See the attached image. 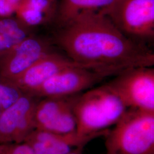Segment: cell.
Returning <instances> with one entry per match:
<instances>
[{
	"label": "cell",
	"instance_id": "cell-8",
	"mask_svg": "<svg viewBox=\"0 0 154 154\" xmlns=\"http://www.w3.org/2000/svg\"><path fill=\"white\" fill-rule=\"evenodd\" d=\"M75 95L46 97L35 109V129L56 134L76 131L77 123L72 105Z\"/></svg>",
	"mask_w": 154,
	"mask_h": 154
},
{
	"label": "cell",
	"instance_id": "cell-1",
	"mask_svg": "<svg viewBox=\"0 0 154 154\" xmlns=\"http://www.w3.org/2000/svg\"><path fill=\"white\" fill-rule=\"evenodd\" d=\"M54 42L72 61L112 75L154 65V53L148 46L128 38L99 11H83L57 28Z\"/></svg>",
	"mask_w": 154,
	"mask_h": 154
},
{
	"label": "cell",
	"instance_id": "cell-7",
	"mask_svg": "<svg viewBox=\"0 0 154 154\" xmlns=\"http://www.w3.org/2000/svg\"><path fill=\"white\" fill-rule=\"evenodd\" d=\"M36 98L23 93L0 114V142L22 143L35 129Z\"/></svg>",
	"mask_w": 154,
	"mask_h": 154
},
{
	"label": "cell",
	"instance_id": "cell-9",
	"mask_svg": "<svg viewBox=\"0 0 154 154\" xmlns=\"http://www.w3.org/2000/svg\"><path fill=\"white\" fill-rule=\"evenodd\" d=\"M51 51L48 42L29 35L0 57V79L13 82Z\"/></svg>",
	"mask_w": 154,
	"mask_h": 154
},
{
	"label": "cell",
	"instance_id": "cell-19",
	"mask_svg": "<svg viewBox=\"0 0 154 154\" xmlns=\"http://www.w3.org/2000/svg\"><path fill=\"white\" fill-rule=\"evenodd\" d=\"M50 1L55 4H58V0H50Z\"/></svg>",
	"mask_w": 154,
	"mask_h": 154
},
{
	"label": "cell",
	"instance_id": "cell-16",
	"mask_svg": "<svg viewBox=\"0 0 154 154\" xmlns=\"http://www.w3.org/2000/svg\"><path fill=\"white\" fill-rule=\"evenodd\" d=\"M21 0H0V18L12 16L15 14Z\"/></svg>",
	"mask_w": 154,
	"mask_h": 154
},
{
	"label": "cell",
	"instance_id": "cell-3",
	"mask_svg": "<svg viewBox=\"0 0 154 154\" xmlns=\"http://www.w3.org/2000/svg\"><path fill=\"white\" fill-rule=\"evenodd\" d=\"M105 137V154H154V112L128 109Z\"/></svg>",
	"mask_w": 154,
	"mask_h": 154
},
{
	"label": "cell",
	"instance_id": "cell-4",
	"mask_svg": "<svg viewBox=\"0 0 154 154\" xmlns=\"http://www.w3.org/2000/svg\"><path fill=\"white\" fill-rule=\"evenodd\" d=\"M100 13L133 41L147 46L154 40V0H116Z\"/></svg>",
	"mask_w": 154,
	"mask_h": 154
},
{
	"label": "cell",
	"instance_id": "cell-10",
	"mask_svg": "<svg viewBox=\"0 0 154 154\" xmlns=\"http://www.w3.org/2000/svg\"><path fill=\"white\" fill-rule=\"evenodd\" d=\"M110 129L102 132L82 135L76 131L56 134L35 129L25 140L34 154H66L72 149L85 146L96 138L106 137Z\"/></svg>",
	"mask_w": 154,
	"mask_h": 154
},
{
	"label": "cell",
	"instance_id": "cell-17",
	"mask_svg": "<svg viewBox=\"0 0 154 154\" xmlns=\"http://www.w3.org/2000/svg\"><path fill=\"white\" fill-rule=\"evenodd\" d=\"M0 154H34L30 146L26 142L17 143L9 149H1Z\"/></svg>",
	"mask_w": 154,
	"mask_h": 154
},
{
	"label": "cell",
	"instance_id": "cell-15",
	"mask_svg": "<svg viewBox=\"0 0 154 154\" xmlns=\"http://www.w3.org/2000/svg\"><path fill=\"white\" fill-rule=\"evenodd\" d=\"M23 94L15 85L0 79V114L14 104Z\"/></svg>",
	"mask_w": 154,
	"mask_h": 154
},
{
	"label": "cell",
	"instance_id": "cell-12",
	"mask_svg": "<svg viewBox=\"0 0 154 154\" xmlns=\"http://www.w3.org/2000/svg\"><path fill=\"white\" fill-rule=\"evenodd\" d=\"M57 4L50 0H21L15 11L16 18L28 28L54 20Z\"/></svg>",
	"mask_w": 154,
	"mask_h": 154
},
{
	"label": "cell",
	"instance_id": "cell-18",
	"mask_svg": "<svg viewBox=\"0 0 154 154\" xmlns=\"http://www.w3.org/2000/svg\"><path fill=\"white\" fill-rule=\"evenodd\" d=\"M84 148H85V146H81L72 149L70 152L66 154H84Z\"/></svg>",
	"mask_w": 154,
	"mask_h": 154
},
{
	"label": "cell",
	"instance_id": "cell-14",
	"mask_svg": "<svg viewBox=\"0 0 154 154\" xmlns=\"http://www.w3.org/2000/svg\"><path fill=\"white\" fill-rule=\"evenodd\" d=\"M29 35V28L16 18H0V57Z\"/></svg>",
	"mask_w": 154,
	"mask_h": 154
},
{
	"label": "cell",
	"instance_id": "cell-2",
	"mask_svg": "<svg viewBox=\"0 0 154 154\" xmlns=\"http://www.w3.org/2000/svg\"><path fill=\"white\" fill-rule=\"evenodd\" d=\"M127 108L106 84L77 94L72 110L76 119V132L88 135L114 126Z\"/></svg>",
	"mask_w": 154,
	"mask_h": 154
},
{
	"label": "cell",
	"instance_id": "cell-6",
	"mask_svg": "<svg viewBox=\"0 0 154 154\" xmlns=\"http://www.w3.org/2000/svg\"><path fill=\"white\" fill-rule=\"evenodd\" d=\"M111 75L107 72L82 67H69L50 78L29 94L37 98L73 96L88 90Z\"/></svg>",
	"mask_w": 154,
	"mask_h": 154
},
{
	"label": "cell",
	"instance_id": "cell-13",
	"mask_svg": "<svg viewBox=\"0 0 154 154\" xmlns=\"http://www.w3.org/2000/svg\"><path fill=\"white\" fill-rule=\"evenodd\" d=\"M116 0H60L57 4L54 21L57 28L71 21L78 14L86 11L102 12Z\"/></svg>",
	"mask_w": 154,
	"mask_h": 154
},
{
	"label": "cell",
	"instance_id": "cell-20",
	"mask_svg": "<svg viewBox=\"0 0 154 154\" xmlns=\"http://www.w3.org/2000/svg\"><path fill=\"white\" fill-rule=\"evenodd\" d=\"M1 149H0V153H1Z\"/></svg>",
	"mask_w": 154,
	"mask_h": 154
},
{
	"label": "cell",
	"instance_id": "cell-11",
	"mask_svg": "<svg viewBox=\"0 0 154 154\" xmlns=\"http://www.w3.org/2000/svg\"><path fill=\"white\" fill-rule=\"evenodd\" d=\"M72 67L90 69L72 61L65 54L51 51L36 61L11 83L20 88L23 93H31L50 78Z\"/></svg>",
	"mask_w": 154,
	"mask_h": 154
},
{
	"label": "cell",
	"instance_id": "cell-5",
	"mask_svg": "<svg viewBox=\"0 0 154 154\" xmlns=\"http://www.w3.org/2000/svg\"><path fill=\"white\" fill-rule=\"evenodd\" d=\"M106 84L127 109L154 112V69L152 67L127 69Z\"/></svg>",
	"mask_w": 154,
	"mask_h": 154
}]
</instances>
